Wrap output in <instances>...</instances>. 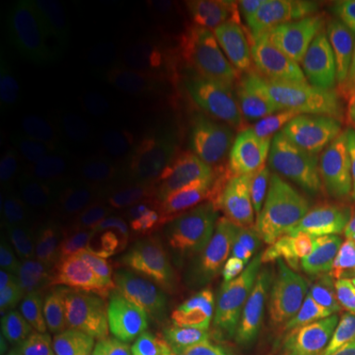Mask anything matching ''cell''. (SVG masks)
I'll list each match as a JSON object with an SVG mask.
<instances>
[{
  "label": "cell",
  "instance_id": "3957f363",
  "mask_svg": "<svg viewBox=\"0 0 355 355\" xmlns=\"http://www.w3.org/2000/svg\"><path fill=\"white\" fill-rule=\"evenodd\" d=\"M355 298V279L324 255L308 254L293 261L285 275L275 283L261 311L260 332L270 337L293 319L319 306Z\"/></svg>",
  "mask_w": 355,
  "mask_h": 355
},
{
  "label": "cell",
  "instance_id": "484cf974",
  "mask_svg": "<svg viewBox=\"0 0 355 355\" xmlns=\"http://www.w3.org/2000/svg\"><path fill=\"white\" fill-rule=\"evenodd\" d=\"M259 343L261 345L263 337L260 334H243L224 340L212 347L211 355H243L247 350L252 349V343Z\"/></svg>",
  "mask_w": 355,
  "mask_h": 355
},
{
  "label": "cell",
  "instance_id": "f1b7e54d",
  "mask_svg": "<svg viewBox=\"0 0 355 355\" xmlns=\"http://www.w3.org/2000/svg\"><path fill=\"white\" fill-rule=\"evenodd\" d=\"M243 355H265V354H263V350H261V349L252 347L250 350H247V352H245V354H243Z\"/></svg>",
  "mask_w": 355,
  "mask_h": 355
},
{
  "label": "cell",
  "instance_id": "277c9868",
  "mask_svg": "<svg viewBox=\"0 0 355 355\" xmlns=\"http://www.w3.org/2000/svg\"><path fill=\"white\" fill-rule=\"evenodd\" d=\"M199 105L229 121L273 132L285 101L272 74L252 61H237L206 79Z\"/></svg>",
  "mask_w": 355,
  "mask_h": 355
},
{
  "label": "cell",
  "instance_id": "d4e9b609",
  "mask_svg": "<svg viewBox=\"0 0 355 355\" xmlns=\"http://www.w3.org/2000/svg\"><path fill=\"white\" fill-rule=\"evenodd\" d=\"M3 355H46V344L33 327L25 324H13L7 336L2 331Z\"/></svg>",
  "mask_w": 355,
  "mask_h": 355
},
{
  "label": "cell",
  "instance_id": "ac0fdd59",
  "mask_svg": "<svg viewBox=\"0 0 355 355\" xmlns=\"http://www.w3.org/2000/svg\"><path fill=\"white\" fill-rule=\"evenodd\" d=\"M261 311L257 306H227L204 311L180 327V340L186 347L204 349L243 334H260ZM263 337V336H261Z\"/></svg>",
  "mask_w": 355,
  "mask_h": 355
},
{
  "label": "cell",
  "instance_id": "7c38bea8",
  "mask_svg": "<svg viewBox=\"0 0 355 355\" xmlns=\"http://www.w3.org/2000/svg\"><path fill=\"white\" fill-rule=\"evenodd\" d=\"M33 211L35 220L53 232L79 242L89 252L112 250L92 202L53 189L43 191L35 198Z\"/></svg>",
  "mask_w": 355,
  "mask_h": 355
},
{
  "label": "cell",
  "instance_id": "5b68a950",
  "mask_svg": "<svg viewBox=\"0 0 355 355\" xmlns=\"http://www.w3.org/2000/svg\"><path fill=\"white\" fill-rule=\"evenodd\" d=\"M298 81L304 99L327 125L355 135V53L319 42L301 60Z\"/></svg>",
  "mask_w": 355,
  "mask_h": 355
},
{
  "label": "cell",
  "instance_id": "ffe728a7",
  "mask_svg": "<svg viewBox=\"0 0 355 355\" xmlns=\"http://www.w3.org/2000/svg\"><path fill=\"white\" fill-rule=\"evenodd\" d=\"M20 245L28 250L32 259L48 275H55L66 268L71 261L87 254V248L73 239L53 232L35 219H24L17 225Z\"/></svg>",
  "mask_w": 355,
  "mask_h": 355
},
{
  "label": "cell",
  "instance_id": "5bb4252c",
  "mask_svg": "<svg viewBox=\"0 0 355 355\" xmlns=\"http://www.w3.org/2000/svg\"><path fill=\"white\" fill-rule=\"evenodd\" d=\"M92 206L104 230L123 241H141L155 232V214L139 194L115 183H97Z\"/></svg>",
  "mask_w": 355,
  "mask_h": 355
},
{
  "label": "cell",
  "instance_id": "8fae6325",
  "mask_svg": "<svg viewBox=\"0 0 355 355\" xmlns=\"http://www.w3.org/2000/svg\"><path fill=\"white\" fill-rule=\"evenodd\" d=\"M168 316L135 301L110 308L99 318L92 336L96 355H135L163 336Z\"/></svg>",
  "mask_w": 355,
  "mask_h": 355
},
{
  "label": "cell",
  "instance_id": "7a4b0ae2",
  "mask_svg": "<svg viewBox=\"0 0 355 355\" xmlns=\"http://www.w3.org/2000/svg\"><path fill=\"white\" fill-rule=\"evenodd\" d=\"M296 260V230L286 217H252L230 235L211 265L214 298L227 306L263 303Z\"/></svg>",
  "mask_w": 355,
  "mask_h": 355
},
{
  "label": "cell",
  "instance_id": "7402d4cb",
  "mask_svg": "<svg viewBox=\"0 0 355 355\" xmlns=\"http://www.w3.org/2000/svg\"><path fill=\"white\" fill-rule=\"evenodd\" d=\"M132 168L139 183L155 196H175L184 186L186 178L180 163L163 152L139 153Z\"/></svg>",
  "mask_w": 355,
  "mask_h": 355
},
{
  "label": "cell",
  "instance_id": "cb8c5ba5",
  "mask_svg": "<svg viewBox=\"0 0 355 355\" xmlns=\"http://www.w3.org/2000/svg\"><path fill=\"white\" fill-rule=\"evenodd\" d=\"M33 259L25 247L8 250L0 266V301L3 309H12L25 298L32 286Z\"/></svg>",
  "mask_w": 355,
  "mask_h": 355
},
{
  "label": "cell",
  "instance_id": "4316f807",
  "mask_svg": "<svg viewBox=\"0 0 355 355\" xmlns=\"http://www.w3.org/2000/svg\"><path fill=\"white\" fill-rule=\"evenodd\" d=\"M186 345L183 343L166 337L165 334L159 336L153 343L145 345L144 349L139 350L135 355H184Z\"/></svg>",
  "mask_w": 355,
  "mask_h": 355
},
{
  "label": "cell",
  "instance_id": "9a60e30c",
  "mask_svg": "<svg viewBox=\"0 0 355 355\" xmlns=\"http://www.w3.org/2000/svg\"><path fill=\"white\" fill-rule=\"evenodd\" d=\"M316 242L332 265L355 278V198L334 191L324 198L318 216Z\"/></svg>",
  "mask_w": 355,
  "mask_h": 355
},
{
  "label": "cell",
  "instance_id": "6da1fadb",
  "mask_svg": "<svg viewBox=\"0 0 355 355\" xmlns=\"http://www.w3.org/2000/svg\"><path fill=\"white\" fill-rule=\"evenodd\" d=\"M8 40L21 76L56 107L83 109L105 89L78 56L55 0L26 2L13 17Z\"/></svg>",
  "mask_w": 355,
  "mask_h": 355
},
{
  "label": "cell",
  "instance_id": "e0dca14e",
  "mask_svg": "<svg viewBox=\"0 0 355 355\" xmlns=\"http://www.w3.org/2000/svg\"><path fill=\"white\" fill-rule=\"evenodd\" d=\"M171 257L189 268L214 263L225 245L224 224L214 216L186 212L178 214L166 230Z\"/></svg>",
  "mask_w": 355,
  "mask_h": 355
},
{
  "label": "cell",
  "instance_id": "2e32d148",
  "mask_svg": "<svg viewBox=\"0 0 355 355\" xmlns=\"http://www.w3.org/2000/svg\"><path fill=\"white\" fill-rule=\"evenodd\" d=\"M37 163L32 133L17 109L6 84L0 92V183L12 189L21 183Z\"/></svg>",
  "mask_w": 355,
  "mask_h": 355
},
{
  "label": "cell",
  "instance_id": "ba28073f",
  "mask_svg": "<svg viewBox=\"0 0 355 355\" xmlns=\"http://www.w3.org/2000/svg\"><path fill=\"white\" fill-rule=\"evenodd\" d=\"M355 298L332 301L286 322L270 337L261 340L265 355H308L347 334L352 322Z\"/></svg>",
  "mask_w": 355,
  "mask_h": 355
},
{
  "label": "cell",
  "instance_id": "44dd1931",
  "mask_svg": "<svg viewBox=\"0 0 355 355\" xmlns=\"http://www.w3.org/2000/svg\"><path fill=\"white\" fill-rule=\"evenodd\" d=\"M146 101L150 109L158 115V121L170 127L178 117L199 104L198 86L193 74L184 69L158 74L150 84Z\"/></svg>",
  "mask_w": 355,
  "mask_h": 355
},
{
  "label": "cell",
  "instance_id": "603a6c76",
  "mask_svg": "<svg viewBox=\"0 0 355 355\" xmlns=\"http://www.w3.org/2000/svg\"><path fill=\"white\" fill-rule=\"evenodd\" d=\"M309 10L324 42L355 48V0H318Z\"/></svg>",
  "mask_w": 355,
  "mask_h": 355
},
{
  "label": "cell",
  "instance_id": "4fadbf2b",
  "mask_svg": "<svg viewBox=\"0 0 355 355\" xmlns=\"http://www.w3.org/2000/svg\"><path fill=\"white\" fill-rule=\"evenodd\" d=\"M112 250L87 252L55 275H46V286L58 298L79 306H104L119 275Z\"/></svg>",
  "mask_w": 355,
  "mask_h": 355
},
{
  "label": "cell",
  "instance_id": "d6986e66",
  "mask_svg": "<svg viewBox=\"0 0 355 355\" xmlns=\"http://www.w3.org/2000/svg\"><path fill=\"white\" fill-rule=\"evenodd\" d=\"M314 158L331 178L355 196V135L331 125H318L308 133Z\"/></svg>",
  "mask_w": 355,
  "mask_h": 355
},
{
  "label": "cell",
  "instance_id": "83f0119b",
  "mask_svg": "<svg viewBox=\"0 0 355 355\" xmlns=\"http://www.w3.org/2000/svg\"><path fill=\"white\" fill-rule=\"evenodd\" d=\"M308 355H355V339L352 336L345 334Z\"/></svg>",
  "mask_w": 355,
  "mask_h": 355
},
{
  "label": "cell",
  "instance_id": "8992f818",
  "mask_svg": "<svg viewBox=\"0 0 355 355\" xmlns=\"http://www.w3.org/2000/svg\"><path fill=\"white\" fill-rule=\"evenodd\" d=\"M180 140L209 157L220 159H257L272 145V130L245 125L211 114L196 105L170 123Z\"/></svg>",
  "mask_w": 355,
  "mask_h": 355
},
{
  "label": "cell",
  "instance_id": "30bf717a",
  "mask_svg": "<svg viewBox=\"0 0 355 355\" xmlns=\"http://www.w3.org/2000/svg\"><path fill=\"white\" fill-rule=\"evenodd\" d=\"M133 301L168 316V311L189 303L201 290V278L173 257L145 261L132 273Z\"/></svg>",
  "mask_w": 355,
  "mask_h": 355
},
{
  "label": "cell",
  "instance_id": "52a82bcc",
  "mask_svg": "<svg viewBox=\"0 0 355 355\" xmlns=\"http://www.w3.org/2000/svg\"><path fill=\"white\" fill-rule=\"evenodd\" d=\"M78 56L92 76L107 87L112 81L117 43L104 8L94 0H55Z\"/></svg>",
  "mask_w": 355,
  "mask_h": 355
},
{
  "label": "cell",
  "instance_id": "9c48e42d",
  "mask_svg": "<svg viewBox=\"0 0 355 355\" xmlns=\"http://www.w3.org/2000/svg\"><path fill=\"white\" fill-rule=\"evenodd\" d=\"M99 309H104V306L68 303L40 285L32 295V327L44 344L74 350L94 336Z\"/></svg>",
  "mask_w": 355,
  "mask_h": 355
}]
</instances>
